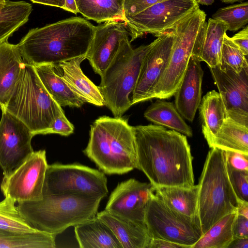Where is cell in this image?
<instances>
[{"label":"cell","instance_id":"cell-49","mask_svg":"<svg viewBox=\"0 0 248 248\" xmlns=\"http://www.w3.org/2000/svg\"><path fill=\"white\" fill-rule=\"evenodd\" d=\"M6 0H0V2H3L4 1H5Z\"/></svg>","mask_w":248,"mask_h":248},{"label":"cell","instance_id":"cell-20","mask_svg":"<svg viewBox=\"0 0 248 248\" xmlns=\"http://www.w3.org/2000/svg\"><path fill=\"white\" fill-rule=\"evenodd\" d=\"M26 63L17 44L0 43V107L4 108Z\"/></svg>","mask_w":248,"mask_h":248},{"label":"cell","instance_id":"cell-45","mask_svg":"<svg viewBox=\"0 0 248 248\" xmlns=\"http://www.w3.org/2000/svg\"><path fill=\"white\" fill-rule=\"evenodd\" d=\"M236 214L248 218V202L237 198Z\"/></svg>","mask_w":248,"mask_h":248},{"label":"cell","instance_id":"cell-42","mask_svg":"<svg viewBox=\"0 0 248 248\" xmlns=\"http://www.w3.org/2000/svg\"><path fill=\"white\" fill-rule=\"evenodd\" d=\"M184 246L168 240L152 238L149 248H178Z\"/></svg>","mask_w":248,"mask_h":248},{"label":"cell","instance_id":"cell-40","mask_svg":"<svg viewBox=\"0 0 248 248\" xmlns=\"http://www.w3.org/2000/svg\"><path fill=\"white\" fill-rule=\"evenodd\" d=\"M233 238H248V218L236 214L232 225Z\"/></svg>","mask_w":248,"mask_h":248},{"label":"cell","instance_id":"cell-12","mask_svg":"<svg viewBox=\"0 0 248 248\" xmlns=\"http://www.w3.org/2000/svg\"><path fill=\"white\" fill-rule=\"evenodd\" d=\"M47 166L46 151H34L18 168L3 176L1 191L17 202L42 199Z\"/></svg>","mask_w":248,"mask_h":248},{"label":"cell","instance_id":"cell-4","mask_svg":"<svg viewBox=\"0 0 248 248\" xmlns=\"http://www.w3.org/2000/svg\"><path fill=\"white\" fill-rule=\"evenodd\" d=\"M102 199L83 194L43 195L40 200L17 202L16 206L33 228L56 236L94 218Z\"/></svg>","mask_w":248,"mask_h":248},{"label":"cell","instance_id":"cell-13","mask_svg":"<svg viewBox=\"0 0 248 248\" xmlns=\"http://www.w3.org/2000/svg\"><path fill=\"white\" fill-rule=\"evenodd\" d=\"M0 121V167L8 175L22 164L34 152L30 129L16 116L2 109Z\"/></svg>","mask_w":248,"mask_h":248},{"label":"cell","instance_id":"cell-11","mask_svg":"<svg viewBox=\"0 0 248 248\" xmlns=\"http://www.w3.org/2000/svg\"><path fill=\"white\" fill-rule=\"evenodd\" d=\"M199 8L197 0H165L137 14L125 16L124 23L129 31L130 42L146 33L158 37Z\"/></svg>","mask_w":248,"mask_h":248},{"label":"cell","instance_id":"cell-10","mask_svg":"<svg viewBox=\"0 0 248 248\" xmlns=\"http://www.w3.org/2000/svg\"><path fill=\"white\" fill-rule=\"evenodd\" d=\"M43 195L88 194L102 197L108 194L104 173L80 164L48 165Z\"/></svg>","mask_w":248,"mask_h":248},{"label":"cell","instance_id":"cell-48","mask_svg":"<svg viewBox=\"0 0 248 248\" xmlns=\"http://www.w3.org/2000/svg\"><path fill=\"white\" fill-rule=\"evenodd\" d=\"M222 2L226 3H233L234 2H242L244 0H220Z\"/></svg>","mask_w":248,"mask_h":248},{"label":"cell","instance_id":"cell-38","mask_svg":"<svg viewBox=\"0 0 248 248\" xmlns=\"http://www.w3.org/2000/svg\"><path fill=\"white\" fill-rule=\"evenodd\" d=\"M74 130L73 124L67 119L63 112L55 120L49 134H58L68 136L73 133Z\"/></svg>","mask_w":248,"mask_h":248},{"label":"cell","instance_id":"cell-26","mask_svg":"<svg viewBox=\"0 0 248 248\" xmlns=\"http://www.w3.org/2000/svg\"><path fill=\"white\" fill-rule=\"evenodd\" d=\"M78 11L88 19L101 23L125 21L124 0H75Z\"/></svg>","mask_w":248,"mask_h":248},{"label":"cell","instance_id":"cell-34","mask_svg":"<svg viewBox=\"0 0 248 248\" xmlns=\"http://www.w3.org/2000/svg\"><path fill=\"white\" fill-rule=\"evenodd\" d=\"M246 66H248L247 57L231 38L225 34L217 66L223 71L232 70L239 73Z\"/></svg>","mask_w":248,"mask_h":248},{"label":"cell","instance_id":"cell-47","mask_svg":"<svg viewBox=\"0 0 248 248\" xmlns=\"http://www.w3.org/2000/svg\"><path fill=\"white\" fill-rule=\"evenodd\" d=\"M215 0H197L199 4L205 5H212Z\"/></svg>","mask_w":248,"mask_h":248},{"label":"cell","instance_id":"cell-16","mask_svg":"<svg viewBox=\"0 0 248 248\" xmlns=\"http://www.w3.org/2000/svg\"><path fill=\"white\" fill-rule=\"evenodd\" d=\"M155 186L130 178L118 184L109 196L105 210L134 221L144 222L146 210Z\"/></svg>","mask_w":248,"mask_h":248},{"label":"cell","instance_id":"cell-27","mask_svg":"<svg viewBox=\"0 0 248 248\" xmlns=\"http://www.w3.org/2000/svg\"><path fill=\"white\" fill-rule=\"evenodd\" d=\"M209 147L248 155V127L227 117Z\"/></svg>","mask_w":248,"mask_h":248},{"label":"cell","instance_id":"cell-8","mask_svg":"<svg viewBox=\"0 0 248 248\" xmlns=\"http://www.w3.org/2000/svg\"><path fill=\"white\" fill-rule=\"evenodd\" d=\"M206 17L205 13L199 8L169 30L173 35L171 52L155 87L153 98L168 99L177 92L194 48L202 44L207 24Z\"/></svg>","mask_w":248,"mask_h":248},{"label":"cell","instance_id":"cell-35","mask_svg":"<svg viewBox=\"0 0 248 248\" xmlns=\"http://www.w3.org/2000/svg\"><path fill=\"white\" fill-rule=\"evenodd\" d=\"M212 18L223 22L228 31H237L248 22V2H242L220 8L212 15Z\"/></svg>","mask_w":248,"mask_h":248},{"label":"cell","instance_id":"cell-41","mask_svg":"<svg viewBox=\"0 0 248 248\" xmlns=\"http://www.w3.org/2000/svg\"><path fill=\"white\" fill-rule=\"evenodd\" d=\"M232 41L240 48L244 55H248V26L230 37Z\"/></svg>","mask_w":248,"mask_h":248},{"label":"cell","instance_id":"cell-32","mask_svg":"<svg viewBox=\"0 0 248 248\" xmlns=\"http://www.w3.org/2000/svg\"><path fill=\"white\" fill-rule=\"evenodd\" d=\"M55 236L38 230L30 233L0 231V248H55Z\"/></svg>","mask_w":248,"mask_h":248},{"label":"cell","instance_id":"cell-22","mask_svg":"<svg viewBox=\"0 0 248 248\" xmlns=\"http://www.w3.org/2000/svg\"><path fill=\"white\" fill-rule=\"evenodd\" d=\"M33 67L46 90L60 106L80 108L84 104L85 102L57 73L55 64H44Z\"/></svg>","mask_w":248,"mask_h":248},{"label":"cell","instance_id":"cell-39","mask_svg":"<svg viewBox=\"0 0 248 248\" xmlns=\"http://www.w3.org/2000/svg\"><path fill=\"white\" fill-rule=\"evenodd\" d=\"M225 152L227 164L236 170H248V155L232 151Z\"/></svg>","mask_w":248,"mask_h":248},{"label":"cell","instance_id":"cell-37","mask_svg":"<svg viewBox=\"0 0 248 248\" xmlns=\"http://www.w3.org/2000/svg\"><path fill=\"white\" fill-rule=\"evenodd\" d=\"M165 0H124V16L137 14L155 4Z\"/></svg>","mask_w":248,"mask_h":248},{"label":"cell","instance_id":"cell-28","mask_svg":"<svg viewBox=\"0 0 248 248\" xmlns=\"http://www.w3.org/2000/svg\"><path fill=\"white\" fill-rule=\"evenodd\" d=\"M32 5L24 1L0 2V43L7 41L29 20Z\"/></svg>","mask_w":248,"mask_h":248},{"label":"cell","instance_id":"cell-46","mask_svg":"<svg viewBox=\"0 0 248 248\" xmlns=\"http://www.w3.org/2000/svg\"><path fill=\"white\" fill-rule=\"evenodd\" d=\"M63 9L75 14H77L78 13L75 0H65V5Z\"/></svg>","mask_w":248,"mask_h":248},{"label":"cell","instance_id":"cell-5","mask_svg":"<svg viewBox=\"0 0 248 248\" xmlns=\"http://www.w3.org/2000/svg\"><path fill=\"white\" fill-rule=\"evenodd\" d=\"M33 135L48 134L63 110L45 89L33 66L26 64L6 107Z\"/></svg>","mask_w":248,"mask_h":248},{"label":"cell","instance_id":"cell-15","mask_svg":"<svg viewBox=\"0 0 248 248\" xmlns=\"http://www.w3.org/2000/svg\"><path fill=\"white\" fill-rule=\"evenodd\" d=\"M224 104L227 117L248 127V66L239 73L209 67Z\"/></svg>","mask_w":248,"mask_h":248},{"label":"cell","instance_id":"cell-6","mask_svg":"<svg viewBox=\"0 0 248 248\" xmlns=\"http://www.w3.org/2000/svg\"><path fill=\"white\" fill-rule=\"evenodd\" d=\"M198 186V215L203 234L222 217L236 210L237 198L228 176L225 151L211 148Z\"/></svg>","mask_w":248,"mask_h":248},{"label":"cell","instance_id":"cell-14","mask_svg":"<svg viewBox=\"0 0 248 248\" xmlns=\"http://www.w3.org/2000/svg\"><path fill=\"white\" fill-rule=\"evenodd\" d=\"M173 42V35L170 30L154 40V45L143 60L132 93V105L153 99L155 87L167 66Z\"/></svg>","mask_w":248,"mask_h":248},{"label":"cell","instance_id":"cell-36","mask_svg":"<svg viewBox=\"0 0 248 248\" xmlns=\"http://www.w3.org/2000/svg\"><path fill=\"white\" fill-rule=\"evenodd\" d=\"M226 167L230 182L237 198L248 202V170L235 169L227 162Z\"/></svg>","mask_w":248,"mask_h":248},{"label":"cell","instance_id":"cell-31","mask_svg":"<svg viewBox=\"0 0 248 248\" xmlns=\"http://www.w3.org/2000/svg\"><path fill=\"white\" fill-rule=\"evenodd\" d=\"M236 216L235 212L222 217L191 248H227L233 238L232 225Z\"/></svg>","mask_w":248,"mask_h":248},{"label":"cell","instance_id":"cell-18","mask_svg":"<svg viewBox=\"0 0 248 248\" xmlns=\"http://www.w3.org/2000/svg\"><path fill=\"white\" fill-rule=\"evenodd\" d=\"M200 63L191 57L181 84L174 95L176 109L190 122L193 121L202 100L203 72Z\"/></svg>","mask_w":248,"mask_h":248},{"label":"cell","instance_id":"cell-24","mask_svg":"<svg viewBox=\"0 0 248 248\" xmlns=\"http://www.w3.org/2000/svg\"><path fill=\"white\" fill-rule=\"evenodd\" d=\"M155 192L172 210L191 217L199 218L198 185L190 187L156 186Z\"/></svg>","mask_w":248,"mask_h":248},{"label":"cell","instance_id":"cell-2","mask_svg":"<svg viewBox=\"0 0 248 248\" xmlns=\"http://www.w3.org/2000/svg\"><path fill=\"white\" fill-rule=\"evenodd\" d=\"M95 29L88 20L72 17L30 30L17 46L26 63L57 64L85 57Z\"/></svg>","mask_w":248,"mask_h":248},{"label":"cell","instance_id":"cell-9","mask_svg":"<svg viewBox=\"0 0 248 248\" xmlns=\"http://www.w3.org/2000/svg\"><path fill=\"white\" fill-rule=\"evenodd\" d=\"M144 222L152 238L168 240L191 248L202 236L199 218L179 213L153 193L148 204Z\"/></svg>","mask_w":248,"mask_h":248},{"label":"cell","instance_id":"cell-33","mask_svg":"<svg viewBox=\"0 0 248 248\" xmlns=\"http://www.w3.org/2000/svg\"><path fill=\"white\" fill-rule=\"evenodd\" d=\"M16 202L8 197L0 202V231L16 233L37 231L19 212Z\"/></svg>","mask_w":248,"mask_h":248},{"label":"cell","instance_id":"cell-1","mask_svg":"<svg viewBox=\"0 0 248 248\" xmlns=\"http://www.w3.org/2000/svg\"><path fill=\"white\" fill-rule=\"evenodd\" d=\"M133 129L137 169L154 186L194 185L193 157L185 135L151 124L133 126Z\"/></svg>","mask_w":248,"mask_h":248},{"label":"cell","instance_id":"cell-21","mask_svg":"<svg viewBox=\"0 0 248 248\" xmlns=\"http://www.w3.org/2000/svg\"><path fill=\"white\" fill-rule=\"evenodd\" d=\"M85 57H79L56 64L62 71V78L73 91L84 102L102 107L105 102L98 86L82 72L81 62Z\"/></svg>","mask_w":248,"mask_h":248},{"label":"cell","instance_id":"cell-44","mask_svg":"<svg viewBox=\"0 0 248 248\" xmlns=\"http://www.w3.org/2000/svg\"><path fill=\"white\" fill-rule=\"evenodd\" d=\"M33 3L57 7L63 9L65 0H30Z\"/></svg>","mask_w":248,"mask_h":248},{"label":"cell","instance_id":"cell-29","mask_svg":"<svg viewBox=\"0 0 248 248\" xmlns=\"http://www.w3.org/2000/svg\"><path fill=\"white\" fill-rule=\"evenodd\" d=\"M227 31V27L223 22L209 18L196 60L206 62L209 67L218 66L224 36Z\"/></svg>","mask_w":248,"mask_h":248},{"label":"cell","instance_id":"cell-7","mask_svg":"<svg viewBox=\"0 0 248 248\" xmlns=\"http://www.w3.org/2000/svg\"><path fill=\"white\" fill-rule=\"evenodd\" d=\"M154 44L133 49L124 38L114 58L101 76L98 86L106 106L114 117H122L132 106L130 94L136 84L144 58Z\"/></svg>","mask_w":248,"mask_h":248},{"label":"cell","instance_id":"cell-23","mask_svg":"<svg viewBox=\"0 0 248 248\" xmlns=\"http://www.w3.org/2000/svg\"><path fill=\"white\" fill-rule=\"evenodd\" d=\"M74 227L81 248H123L109 226L96 216Z\"/></svg>","mask_w":248,"mask_h":248},{"label":"cell","instance_id":"cell-19","mask_svg":"<svg viewBox=\"0 0 248 248\" xmlns=\"http://www.w3.org/2000/svg\"><path fill=\"white\" fill-rule=\"evenodd\" d=\"M96 216L107 224L123 248H149L152 238L145 222L132 220L106 210Z\"/></svg>","mask_w":248,"mask_h":248},{"label":"cell","instance_id":"cell-17","mask_svg":"<svg viewBox=\"0 0 248 248\" xmlns=\"http://www.w3.org/2000/svg\"><path fill=\"white\" fill-rule=\"evenodd\" d=\"M124 23L108 21L95 26L93 37L85 56L95 73L102 75L116 55L122 40L128 37Z\"/></svg>","mask_w":248,"mask_h":248},{"label":"cell","instance_id":"cell-25","mask_svg":"<svg viewBox=\"0 0 248 248\" xmlns=\"http://www.w3.org/2000/svg\"><path fill=\"white\" fill-rule=\"evenodd\" d=\"M202 131L209 146L227 117L226 108L218 92H208L199 106Z\"/></svg>","mask_w":248,"mask_h":248},{"label":"cell","instance_id":"cell-30","mask_svg":"<svg viewBox=\"0 0 248 248\" xmlns=\"http://www.w3.org/2000/svg\"><path fill=\"white\" fill-rule=\"evenodd\" d=\"M144 116L158 125L168 127L189 137L192 136V129L171 102L157 100L149 107Z\"/></svg>","mask_w":248,"mask_h":248},{"label":"cell","instance_id":"cell-3","mask_svg":"<svg viewBox=\"0 0 248 248\" xmlns=\"http://www.w3.org/2000/svg\"><path fill=\"white\" fill-rule=\"evenodd\" d=\"M83 153L106 174H122L137 169L133 126L122 117H99L91 125Z\"/></svg>","mask_w":248,"mask_h":248},{"label":"cell","instance_id":"cell-43","mask_svg":"<svg viewBox=\"0 0 248 248\" xmlns=\"http://www.w3.org/2000/svg\"><path fill=\"white\" fill-rule=\"evenodd\" d=\"M227 248H248V238H233Z\"/></svg>","mask_w":248,"mask_h":248}]
</instances>
